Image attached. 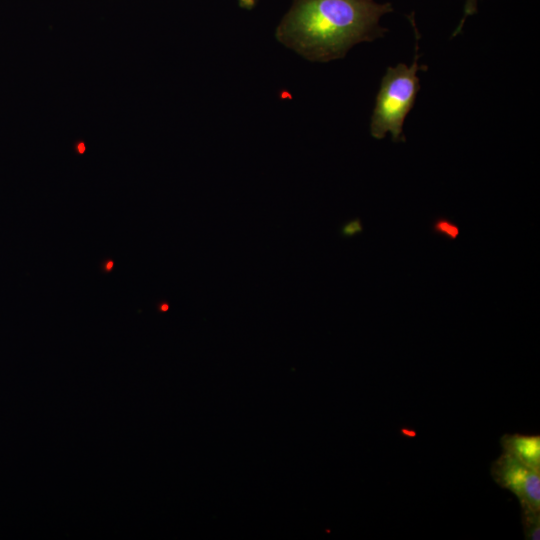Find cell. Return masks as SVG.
Segmentation results:
<instances>
[{"instance_id":"6da1fadb","label":"cell","mask_w":540,"mask_h":540,"mask_svg":"<svg viewBox=\"0 0 540 540\" xmlns=\"http://www.w3.org/2000/svg\"><path fill=\"white\" fill-rule=\"evenodd\" d=\"M392 11L375 0H293L275 38L308 61L338 60L356 44L384 36L380 19Z\"/></svg>"},{"instance_id":"7a4b0ae2","label":"cell","mask_w":540,"mask_h":540,"mask_svg":"<svg viewBox=\"0 0 540 540\" xmlns=\"http://www.w3.org/2000/svg\"><path fill=\"white\" fill-rule=\"evenodd\" d=\"M424 66L418 64V54L411 65L399 63L388 67L381 79L370 120V134L383 139L389 133L394 142H404L403 126L414 106L420 81L417 75Z\"/></svg>"},{"instance_id":"3957f363","label":"cell","mask_w":540,"mask_h":540,"mask_svg":"<svg viewBox=\"0 0 540 540\" xmlns=\"http://www.w3.org/2000/svg\"><path fill=\"white\" fill-rule=\"evenodd\" d=\"M490 472L495 483L517 497L521 509L540 511V471L502 452Z\"/></svg>"},{"instance_id":"277c9868","label":"cell","mask_w":540,"mask_h":540,"mask_svg":"<svg viewBox=\"0 0 540 540\" xmlns=\"http://www.w3.org/2000/svg\"><path fill=\"white\" fill-rule=\"evenodd\" d=\"M502 452L522 464L540 471V436L520 433L504 434L500 438Z\"/></svg>"},{"instance_id":"5b68a950","label":"cell","mask_w":540,"mask_h":540,"mask_svg":"<svg viewBox=\"0 0 540 540\" xmlns=\"http://www.w3.org/2000/svg\"><path fill=\"white\" fill-rule=\"evenodd\" d=\"M521 521L525 539H540V511L521 509Z\"/></svg>"},{"instance_id":"8992f818","label":"cell","mask_w":540,"mask_h":540,"mask_svg":"<svg viewBox=\"0 0 540 540\" xmlns=\"http://www.w3.org/2000/svg\"><path fill=\"white\" fill-rule=\"evenodd\" d=\"M431 231L437 236L444 237L448 240H456L460 234L458 225L450 218L445 216L436 217L431 224Z\"/></svg>"},{"instance_id":"52a82bcc","label":"cell","mask_w":540,"mask_h":540,"mask_svg":"<svg viewBox=\"0 0 540 540\" xmlns=\"http://www.w3.org/2000/svg\"><path fill=\"white\" fill-rule=\"evenodd\" d=\"M364 230L362 221L359 217H355L344 222L339 230V234L342 238H352L358 234H361Z\"/></svg>"},{"instance_id":"ba28073f","label":"cell","mask_w":540,"mask_h":540,"mask_svg":"<svg viewBox=\"0 0 540 540\" xmlns=\"http://www.w3.org/2000/svg\"><path fill=\"white\" fill-rule=\"evenodd\" d=\"M477 4H478V0H466L465 1V5H464V9H463V16L461 18V21H460L459 25L456 27L455 31L452 34L453 37L460 33L466 19L469 16H472L477 12Z\"/></svg>"},{"instance_id":"9c48e42d","label":"cell","mask_w":540,"mask_h":540,"mask_svg":"<svg viewBox=\"0 0 540 540\" xmlns=\"http://www.w3.org/2000/svg\"><path fill=\"white\" fill-rule=\"evenodd\" d=\"M238 5L245 10H252L257 3V0H237Z\"/></svg>"},{"instance_id":"30bf717a","label":"cell","mask_w":540,"mask_h":540,"mask_svg":"<svg viewBox=\"0 0 540 540\" xmlns=\"http://www.w3.org/2000/svg\"><path fill=\"white\" fill-rule=\"evenodd\" d=\"M168 308H169V307H168L167 304H163V305L161 306V310H162V311H167Z\"/></svg>"},{"instance_id":"8fae6325","label":"cell","mask_w":540,"mask_h":540,"mask_svg":"<svg viewBox=\"0 0 540 540\" xmlns=\"http://www.w3.org/2000/svg\"><path fill=\"white\" fill-rule=\"evenodd\" d=\"M113 266V262L112 261H109L108 264H107V269H111Z\"/></svg>"}]
</instances>
